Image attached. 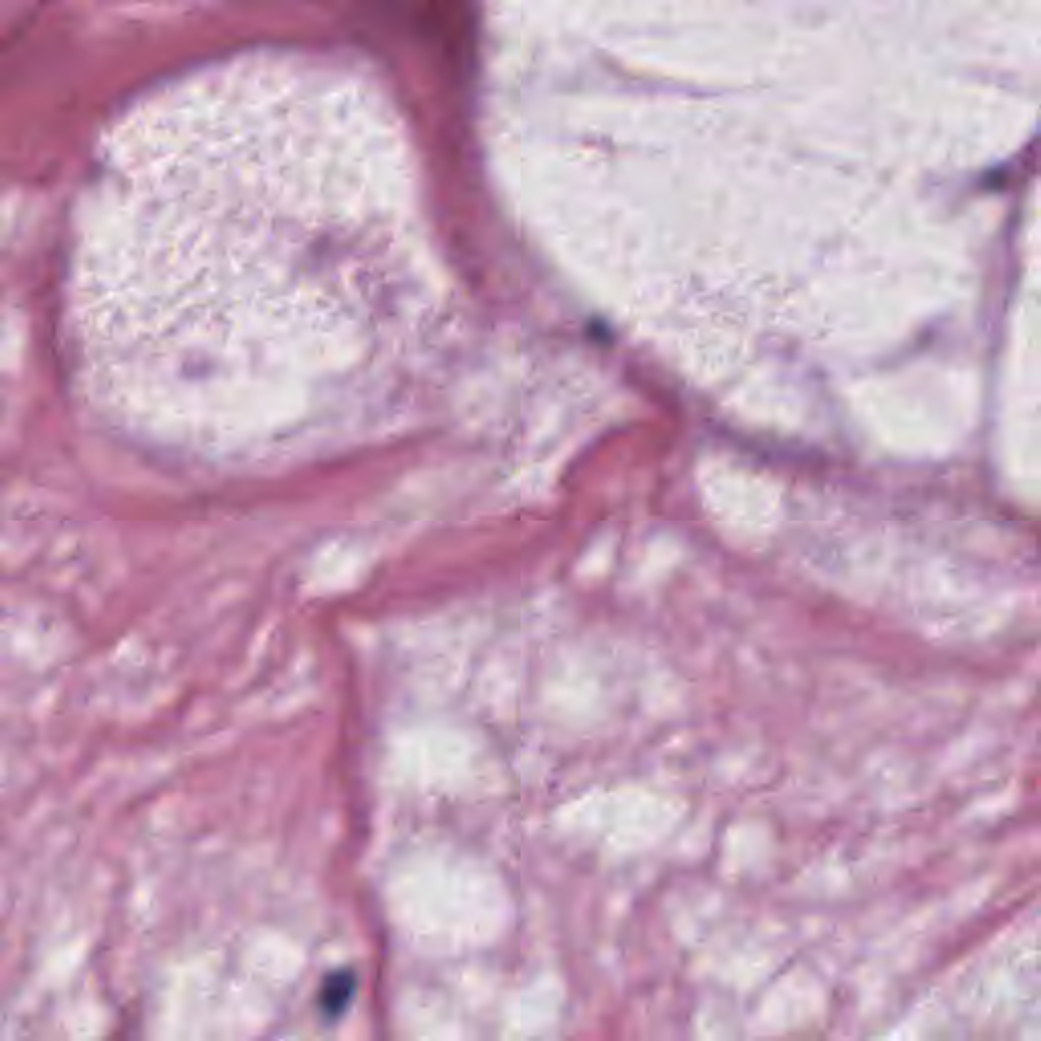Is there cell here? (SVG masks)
<instances>
[{
	"label": "cell",
	"mask_w": 1041,
	"mask_h": 1041,
	"mask_svg": "<svg viewBox=\"0 0 1041 1041\" xmlns=\"http://www.w3.org/2000/svg\"><path fill=\"white\" fill-rule=\"evenodd\" d=\"M354 976L350 972H336V974H330L326 978V983L320 991V1001H322V1009L328 1013V1015H340L348 1001L352 999V993H354Z\"/></svg>",
	"instance_id": "cell-1"
}]
</instances>
